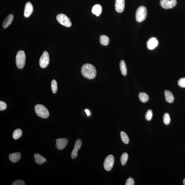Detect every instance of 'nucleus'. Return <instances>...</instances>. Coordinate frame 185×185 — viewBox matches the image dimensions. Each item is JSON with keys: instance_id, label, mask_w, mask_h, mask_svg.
Segmentation results:
<instances>
[{"instance_id": "1a4fd4ad", "label": "nucleus", "mask_w": 185, "mask_h": 185, "mask_svg": "<svg viewBox=\"0 0 185 185\" xmlns=\"http://www.w3.org/2000/svg\"><path fill=\"white\" fill-rule=\"evenodd\" d=\"M57 144L56 147L58 150H62L64 149L68 144V140L66 138H60L56 140Z\"/></svg>"}, {"instance_id": "f03ea898", "label": "nucleus", "mask_w": 185, "mask_h": 185, "mask_svg": "<svg viewBox=\"0 0 185 185\" xmlns=\"http://www.w3.org/2000/svg\"><path fill=\"white\" fill-rule=\"evenodd\" d=\"M147 15V10L146 8L144 6L138 7L135 13V19L138 22H140L144 20Z\"/></svg>"}, {"instance_id": "39448f33", "label": "nucleus", "mask_w": 185, "mask_h": 185, "mask_svg": "<svg viewBox=\"0 0 185 185\" xmlns=\"http://www.w3.org/2000/svg\"><path fill=\"white\" fill-rule=\"evenodd\" d=\"M59 23L65 27H69L72 25L69 18L63 14H59L56 17Z\"/></svg>"}, {"instance_id": "9d476101", "label": "nucleus", "mask_w": 185, "mask_h": 185, "mask_svg": "<svg viewBox=\"0 0 185 185\" xmlns=\"http://www.w3.org/2000/svg\"><path fill=\"white\" fill-rule=\"evenodd\" d=\"M82 141L80 139L77 140L75 142L74 148L72 151L71 157L73 159L76 158L78 156V150H79L82 145Z\"/></svg>"}, {"instance_id": "c756f323", "label": "nucleus", "mask_w": 185, "mask_h": 185, "mask_svg": "<svg viewBox=\"0 0 185 185\" xmlns=\"http://www.w3.org/2000/svg\"><path fill=\"white\" fill-rule=\"evenodd\" d=\"M7 107V104L3 101H0V110L3 111L6 109Z\"/></svg>"}, {"instance_id": "4468645a", "label": "nucleus", "mask_w": 185, "mask_h": 185, "mask_svg": "<svg viewBox=\"0 0 185 185\" xmlns=\"http://www.w3.org/2000/svg\"><path fill=\"white\" fill-rule=\"evenodd\" d=\"M21 155L20 152H15L9 154V160L12 162L15 163L18 162L21 158Z\"/></svg>"}, {"instance_id": "b1692460", "label": "nucleus", "mask_w": 185, "mask_h": 185, "mask_svg": "<svg viewBox=\"0 0 185 185\" xmlns=\"http://www.w3.org/2000/svg\"><path fill=\"white\" fill-rule=\"evenodd\" d=\"M128 158V155L127 153L125 152L122 155L120 158L122 165L124 166L126 164Z\"/></svg>"}, {"instance_id": "6ab92c4d", "label": "nucleus", "mask_w": 185, "mask_h": 185, "mask_svg": "<svg viewBox=\"0 0 185 185\" xmlns=\"http://www.w3.org/2000/svg\"><path fill=\"white\" fill-rule=\"evenodd\" d=\"M120 68L121 72L123 76H126V75L127 71L126 63L123 60H121L120 63Z\"/></svg>"}, {"instance_id": "473e14b6", "label": "nucleus", "mask_w": 185, "mask_h": 185, "mask_svg": "<svg viewBox=\"0 0 185 185\" xmlns=\"http://www.w3.org/2000/svg\"><path fill=\"white\" fill-rule=\"evenodd\" d=\"M183 185H185V179L183 180Z\"/></svg>"}, {"instance_id": "2f4dec72", "label": "nucleus", "mask_w": 185, "mask_h": 185, "mask_svg": "<svg viewBox=\"0 0 185 185\" xmlns=\"http://www.w3.org/2000/svg\"><path fill=\"white\" fill-rule=\"evenodd\" d=\"M85 111L87 116H89L90 115V112L89 110L87 109H85Z\"/></svg>"}, {"instance_id": "0eeeda50", "label": "nucleus", "mask_w": 185, "mask_h": 185, "mask_svg": "<svg viewBox=\"0 0 185 185\" xmlns=\"http://www.w3.org/2000/svg\"><path fill=\"white\" fill-rule=\"evenodd\" d=\"M49 53L47 51H44L39 59V65L42 68H46L49 65Z\"/></svg>"}, {"instance_id": "f8f14e48", "label": "nucleus", "mask_w": 185, "mask_h": 185, "mask_svg": "<svg viewBox=\"0 0 185 185\" xmlns=\"http://www.w3.org/2000/svg\"><path fill=\"white\" fill-rule=\"evenodd\" d=\"M124 0H116L115 8L118 13H121L124 10Z\"/></svg>"}, {"instance_id": "f3484780", "label": "nucleus", "mask_w": 185, "mask_h": 185, "mask_svg": "<svg viewBox=\"0 0 185 185\" xmlns=\"http://www.w3.org/2000/svg\"><path fill=\"white\" fill-rule=\"evenodd\" d=\"M164 94L166 102L169 103H171L174 102V97L170 91L165 90L164 91Z\"/></svg>"}, {"instance_id": "cd10ccee", "label": "nucleus", "mask_w": 185, "mask_h": 185, "mask_svg": "<svg viewBox=\"0 0 185 185\" xmlns=\"http://www.w3.org/2000/svg\"><path fill=\"white\" fill-rule=\"evenodd\" d=\"M178 85L180 87L185 88V78L180 79L178 81Z\"/></svg>"}, {"instance_id": "c85d7f7f", "label": "nucleus", "mask_w": 185, "mask_h": 185, "mask_svg": "<svg viewBox=\"0 0 185 185\" xmlns=\"http://www.w3.org/2000/svg\"><path fill=\"white\" fill-rule=\"evenodd\" d=\"M13 185H25V183L24 181L22 180H17L15 181L12 184Z\"/></svg>"}, {"instance_id": "a878e982", "label": "nucleus", "mask_w": 185, "mask_h": 185, "mask_svg": "<svg viewBox=\"0 0 185 185\" xmlns=\"http://www.w3.org/2000/svg\"><path fill=\"white\" fill-rule=\"evenodd\" d=\"M163 122L166 125H168L170 122V118L169 115L168 113H166L164 114L163 116Z\"/></svg>"}, {"instance_id": "20e7f679", "label": "nucleus", "mask_w": 185, "mask_h": 185, "mask_svg": "<svg viewBox=\"0 0 185 185\" xmlns=\"http://www.w3.org/2000/svg\"><path fill=\"white\" fill-rule=\"evenodd\" d=\"M26 56L23 51H20L17 53L16 57V64L17 67L20 69L23 68L25 65Z\"/></svg>"}, {"instance_id": "aec40b11", "label": "nucleus", "mask_w": 185, "mask_h": 185, "mask_svg": "<svg viewBox=\"0 0 185 185\" xmlns=\"http://www.w3.org/2000/svg\"><path fill=\"white\" fill-rule=\"evenodd\" d=\"M138 97L141 102H145L148 101L149 96L145 92H140L138 94Z\"/></svg>"}, {"instance_id": "a211bd4d", "label": "nucleus", "mask_w": 185, "mask_h": 185, "mask_svg": "<svg viewBox=\"0 0 185 185\" xmlns=\"http://www.w3.org/2000/svg\"><path fill=\"white\" fill-rule=\"evenodd\" d=\"M92 13L97 16H99L100 14L102 11V6L99 4H96L92 7Z\"/></svg>"}, {"instance_id": "7ed1b4c3", "label": "nucleus", "mask_w": 185, "mask_h": 185, "mask_svg": "<svg viewBox=\"0 0 185 185\" xmlns=\"http://www.w3.org/2000/svg\"><path fill=\"white\" fill-rule=\"evenodd\" d=\"M35 111L36 114L39 117L43 118L49 117V110L45 106L41 104H37L35 106Z\"/></svg>"}, {"instance_id": "423d86ee", "label": "nucleus", "mask_w": 185, "mask_h": 185, "mask_svg": "<svg viewBox=\"0 0 185 185\" xmlns=\"http://www.w3.org/2000/svg\"><path fill=\"white\" fill-rule=\"evenodd\" d=\"M114 163V157L112 155L108 156L104 160V166L106 171H109L112 169Z\"/></svg>"}, {"instance_id": "ddd939ff", "label": "nucleus", "mask_w": 185, "mask_h": 185, "mask_svg": "<svg viewBox=\"0 0 185 185\" xmlns=\"http://www.w3.org/2000/svg\"><path fill=\"white\" fill-rule=\"evenodd\" d=\"M33 10V7L31 3L28 2L26 3L24 10V16L26 18L29 17L32 13Z\"/></svg>"}, {"instance_id": "412c9836", "label": "nucleus", "mask_w": 185, "mask_h": 185, "mask_svg": "<svg viewBox=\"0 0 185 185\" xmlns=\"http://www.w3.org/2000/svg\"><path fill=\"white\" fill-rule=\"evenodd\" d=\"M109 39L107 36L102 35L100 37V42L103 45H107L109 43Z\"/></svg>"}, {"instance_id": "f257e3e1", "label": "nucleus", "mask_w": 185, "mask_h": 185, "mask_svg": "<svg viewBox=\"0 0 185 185\" xmlns=\"http://www.w3.org/2000/svg\"><path fill=\"white\" fill-rule=\"evenodd\" d=\"M81 72L83 76L89 79H94L96 74V71L95 67L89 63H87L82 66Z\"/></svg>"}, {"instance_id": "6e6552de", "label": "nucleus", "mask_w": 185, "mask_h": 185, "mask_svg": "<svg viewBox=\"0 0 185 185\" xmlns=\"http://www.w3.org/2000/svg\"><path fill=\"white\" fill-rule=\"evenodd\" d=\"M160 4L162 7L169 9L174 7L176 4V0H161Z\"/></svg>"}, {"instance_id": "7c9ffc66", "label": "nucleus", "mask_w": 185, "mask_h": 185, "mask_svg": "<svg viewBox=\"0 0 185 185\" xmlns=\"http://www.w3.org/2000/svg\"><path fill=\"white\" fill-rule=\"evenodd\" d=\"M126 185H134V181L133 178L130 177L128 178L126 183Z\"/></svg>"}, {"instance_id": "5701e85b", "label": "nucleus", "mask_w": 185, "mask_h": 185, "mask_svg": "<svg viewBox=\"0 0 185 185\" xmlns=\"http://www.w3.org/2000/svg\"><path fill=\"white\" fill-rule=\"evenodd\" d=\"M121 138L122 141L125 144H128L129 140L127 135L125 132L121 131L120 132Z\"/></svg>"}, {"instance_id": "dca6fc26", "label": "nucleus", "mask_w": 185, "mask_h": 185, "mask_svg": "<svg viewBox=\"0 0 185 185\" xmlns=\"http://www.w3.org/2000/svg\"><path fill=\"white\" fill-rule=\"evenodd\" d=\"M34 156V158H35V162L39 165H41L46 162L47 161L45 158L39 154H35Z\"/></svg>"}, {"instance_id": "2eb2a0df", "label": "nucleus", "mask_w": 185, "mask_h": 185, "mask_svg": "<svg viewBox=\"0 0 185 185\" xmlns=\"http://www.w3.org/2000/svg\"><path fill=\"white\" fill-rule=\"evenodd\" d=\"M13 19V15L12 14H10L6 17L3 22V28H7L11 23Z\"/></svg>"}, {"instance_id": "bb28decb", "label": "nucleus", "mask_w": 185, "mask_h": 185, "mask_svg": "<svg viewBox=\"0 0 185 185\" xmlns=\"http://www.w3.org/2000/svg\"><path fill=\"white\" fill-rule=\"evenodd\" d=\"M152 110H149L146 114L145 119L147 121H150L152 119Z\"/></svg>"}, {"instance_id": "4be33fe9", "label": "nucleus", "mask_w": 185, "mask_h": 185, "mask_svg": "<svg viewBox=\"0 0 185 185\" xmlns=\"http://www.w3.org/2000/svg\"><path fill=\"white\" fill-rule=\"evenodd\" d=\"M22 131L21 129L18 128L13 132V137L14 139L16 140L22 136Z\"/></svg>"}, {"instance_id": "393cba45", "label": "nucleus", "mask_w": 185, "mask_h": 185, "mask_svg": "<svg viewBox=\"0 0 185 185\" xmlns=\"http://www.w3.org/2000/svg\"><path fill=\"white\" fill-rule=\"evenodd\" d=\"M51 87L53 93L55 94L57 91V84L56 81L55 80H52L51 83Z\"/></svg>"}, {"instance_id": "9b49d317", "label": "nucleus", "mask_w": 185, "mask_h": 185, "mask_svg": "<svg viewBox=\"0 0 185 185\" xmlns=\"http://www.w3.org/2000/svg\"><path fill=\"white\" fill-rule=\"evenodd\" d=\"M158 44V41L155 37L149 39L147 43V47L149 50H152L156 47Z\"/></svg>"}]
</instances>
